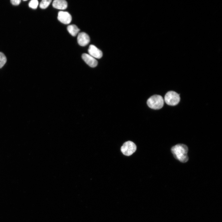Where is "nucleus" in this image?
Segmentation results:
<instances>
[{"instance_id": "nucleus-1", "label": "nucleus", "mask_w": 222, "mask_h": 222, "mask_svg": "<svg viewBox=\"0 0 222 222\" xmlns=\"http://www.w3.org/2000/svg\"><path fill=\"white\" fill-rule=\"evenodd\" d=\"M188 151L187 146L182 144H177L171 149V151L174 157L183 163L187 162L188 160Z\"/></svg>"}, {"instance_id": "nucleus-2", "label": "nucleus", "mask_w": 222, "mask_h": 222, "mask_svg": "<svg viewBox=\"0 0 222 222\" xmlns=\"http://www.w3.org/2000/svg\"><path fill=\"white\" fill-rule=\"evenodd\" d=\"M164 100L159 95H154L150 97L147 100V104L150 108L158 109H161L163 106Z\"/></svg>"}, {"instance_id": "nucleus-3", "label": "nucleus", "mask_w": 222, "mask_h": 222, "mask_svg": "<svg viewBox=\"0 0 222 222\" xmlns=\"http://www.w3.org/2000/svg\"><path fill=\"white\" fill-rule=\"evenodd\" d=\"M164 100L166 103L168 105L174 106L179 102L180 97L179 94L175 92L170 91L166 94Z\"/></svg>"}, {"instance_id": "nucleus-4", "label": "nucleus", "mask_w": 222, "mask_h": 222, "mask_svg": "<svg viewBox=\"0 0 222 222\" xmlns=\"http://www.w3.org/2000/svg\"><path fill=\"white\" fill-rule=\"evenodd\" d=\"M136 146L132 142L128 141L125 142L121 147V151L123 154L126 156H130L136 150Z\"/></svg>"}, {"instance_id": "nucleus-5", "label": "nucleus", "mask_w": 222, "mask_h": 222, "mask_svg": "<svg viewBox=\"0 0 222 222\" xmlns=\"http://www.w3.org/2000/svg\"><path fill=\"white\" fill-rule=\"evenodd\" d=\"M57 18L60 22L65 24L70 23L72 19L71 14L68 12L64 11L58 12Z\"/></svg>"}, {"instance_id": "nucleus-6", "label": "nucleus", "mask_w": 222, "mask_h": 222, "mask_svg": "<svg viewBox=\"0 0 222 222\" xmlns=\"http://www.w3.org/2000/svg\"><path fill=\"white\" fill-rule=\"evenodd\" d=\"M78 44L82 46L87 45L89 42L90 39L88 35L84 32L79 33L77 37Z\"/></svg>"}, {"instance_id": "nucleus-7", "label": "nucleus", "mask_w": 222, "mask_h": 222, "mask_svg": "<svg viewBox=\"0 0 222 222\" xmlns=\"http://www.w3.org/2000/svg\"><path fill=\"white\" fill-rule=\"evenodd\" d=\"M82 58L85 62L90 67L94 68L97 65V60L88 54H83L82 55Z\"/></svg>"}, {"instance_id": "nucleus-8", "label": "nucleus", "mask_w": 222, "mask_h": 222, "mask_svg": "<svg viewBox=\"0 0 222 222\" xmlns=\"http://www.w3.org/2000/svg\"><path fill=\"white\" fill-rule=\"evenodd\" d=\"M88 51L89 55L95 58L100 59L102 56L101 51L93 45L89 46Z\"/></svg>"}, {"instance_id": "nucleus-9", "label": "nucleus", "mask_w": 222, "mask_h": 222, "mask_svg": "<svg viewBox=\"0 0 222 222\" xmlns=\"http://www.w3.org/2000/svg\"><path fill=\"white\" fill-rule=\"evenodd\" d=\"M53 7L60 10H64L67 8V2L64 0H55L52 3Z\"/></svg>"}, {"instance_id": "nucleus-10", "label": "nucleus", "mask_w": 222, "mask_h": 222, "mask_svg": "<svg viewBox=\"0 0 222 222\" xmlns=\"http://www.w3.org/2000/svg\"><path fill=\"white\" fill-rule=\"evenodd\" d=\"M67 29L69 33L73 36H76L80 30L74 24L68 25L67 27Z\"/></svg>"}, {"instance_id": "nucleus-11", "label": "nucleus", "mask_w": 222, "mask_h": 222, "mask_svg": "<svg viewBox=\"0 0 222 222\" xmlns=\"http://www.w3.org/2000/svg\"><path fill=\"white\" fill-rule=\"evenodd\" d=\"M51 1V0H42L40 3L39 6L41 9H46L49 6Z\"/></svg>"}, {"instance_id": "nucleus-12", "label": "nucleus", "mask_w": 222, "mask_h": 222, "mask_svg": "<svg viewBox=\"0 0 222 222\" xmlns=\"http://www.w3.org/2000/svg\"><path fill=\"white\" fill-rule=\"evenodd\" d=\"M6 58L5 55L0 52V68H2L6 62Z\"/></svg>"}, {"instance_id": "nucleus-13", "label": "nucleus", "mask_w": 222, "mask_h": 222, "mask_svg": "<svg viewBox=\"0 0 222 222\" xmlns=\"http://www.w3.org/2000/svg\"><path fill=\"white\" fill-rule=\"evenodd\" d=\"M39 4L38 1L37 0H32L29 3V6L33 9L37 8Z\"/></svg>"}, {"instance_id": "nucleus-14", "label": "nucleus", "mask_w": 222, "mask_h": 222, "mask_svg": "<svg viewBox=\"0 0 222 222\" xmlns=\"http://www.w3.org/2000/svg\"><path fill=\"white\" fill-rule=\"evenodd\" d=\"M20 0H11L10 1L11 3L14 5H18L20 4L21 2Z\"/></svg>"}]
</instances>
